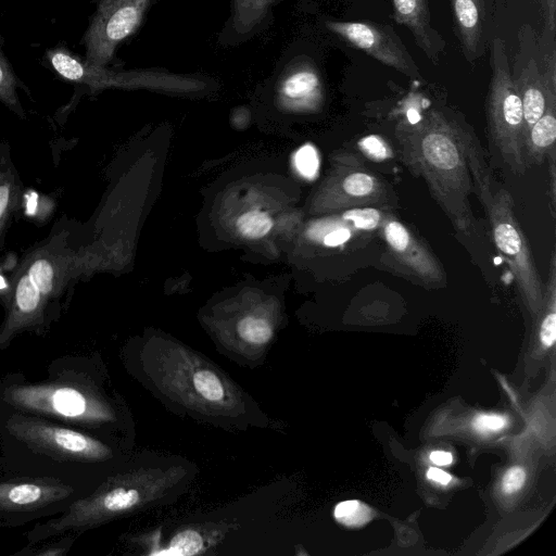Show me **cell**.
I'll use <instances>...</instances> for the list:
<instances>
[{"instance_id":"cell-23","label":"cell","mask_w":556,"mask_h":556,"mask_svg":"<svg viewBox=\"0 0 556 556\" xmlns=\"http://www.w3.org/2000/svg\"><path fill=\"white\" fill-rule=\"evenodd\" d=\"M238 229L247 238L257 239L268 233L273 226L269 216L263 212L244 213L237 223Z\"/></svg>"},{"instance_id":"cell-38","label":"cell","mask_w":556,"mask_h":556,"mask_svg":"<svg viewBox=\"0 0 556 556\" xmlns=\"http://www.w3.org/2000/svg\"><path fill=\"white\" fill-rule=\"evenodd\" d=\"M5 288V281L4 279L0 276V289H3Z\"/></svg>"},{"instance_id":"cell-35","label":"cell","mask_w":556,"mask_h":556,"mask_svg":"<svg viewBox=\"0 0 556 556\" xmlns=\"http://www.w3.org/2000/svg\"><path fill=\"white\" fill-rule=\"evenodd\" d=\"M67 548H68L67 546H66V547H62V546H52V548H51V547H49L48 549H45V551H43V549H41V551H39V552H37V553H35V554H36V555H41V556H49V555H52V556H53V555H63V554H65V553H66Z\"/></svg>"},{"instance_id":"cell-3","label":"cell","mask_w":556,"mask_h":556,"mask_svg":"<svg viewBox=\"0 0 556 556\" xmlns=\"http://www.w3.org/2000/svg\"><path fill=\"white\" fill-rule=\"evenodd\" d=\"M4 399L21 410L79 425L113 419L111 407L97 393L72 382L12 386L5 390Z\"/></svg>"},{"instance_id":"cell-14","label":"cell","mask_w":556,"mask_h":556,"mask_svg":"<svg viewBox=\"0 0 556 556\" xmlns=\"http://www.w3.org/2000/svg\"><path fill=\"white\" fill-rule=\"evenodd\" d=\"M392 4L396 23L409 29L416 45L437 63L444 41L430 25L428 0H392Z\"/></svg>"},{"instance_id":"cell-22","label":"cell","mask_w":556,"mask_h":556,"mask_svg":"<svg viewBox=\"0 0 556 556\" xmlns=\"http://www.w3.org/2000/svg\"><path fill=\"white\" fill-rule=\"evenodd\" d=\"M203 547V539L194 530H184L177 533L170 541L166 551L160 552L162 555L189 556L200 553Z\"/></svg>"},{"instance_id":"cell-13","label":"cell","mask_w":556,"mask_h":556,"mask_svg":"<svg viewBox=\"0 0 556 556\" xmlns=\"http://www.w3.org/2000/svg\"><path fill=\"white\" fill-rule=\"evenodd\" d=\"M279 96L288 108L314 110L323 98V85L316 67L307 61L296 62L286 71Z\"/></svg>"},{"instance_id":"cell-17","label":"cell","mask_w":556,"mask_h":556,"mask_svg":"<svg viewBox=\"0 0 556 556\" xmlns=\"http://www.w3.org/2000/svg\"><path fill=\"white\" fill-rule=\"evenodd\" d=\"M555 139L556 100H553L525 138L523 155L528 168L533 165H541L555 151Z\"/></svg>"},{"instance_id":"cell-34","label":"cell","mask_w":556,"mask_h":556,"mask_svg":"<svg viewBox=\"0 0 556 556\" xmlns=\"http://www.w3.org/2000/svg\"><path fill=\"white\" fill-rule=\"evenodd\" d=\"M430 460L437 465L444 466L452 463L453 457L450 453L443 451H434L430 454Z\"/></svg>"},{"instance_id":"cell-4","label":"cell","mask_w":556,"mask_h":556,"mask_svg":"<svg viewBox=\"0 0 556 556\" xmlns=\"http://www.w3.org/2000/svg\"><path fill=\"white\" fill-rule=\"evenodd\" d=\"M483 208L495 247L513 273L521 295L531 308H539L544 301L543 283L516 218L510 193L505 188L494 189Z\"/></svg>"},{"instance_id":"cell-37","label":"cell","mask_w":556,"mask_h":556,"mask_svg":"<svg viewBox=\"0 0 556 556\" xmlns=\"http://www.w3.org/2000/svg\"><path fill=\"white\" fill-rule=\"evenodd\" d=\"M36 207H37V194L31 193L28 197V201H27V213L29 215L34 214L36 212Z\"/></svg>"},{"instance_id":"cell-27","label":"cell","mask_w":556,"mask_h":556,"mask_svg":"<svg viewBox=\"0 0 556 556\" xmlns=\"http://www.w3.org/2000/svg\"><path fill=\"white\" fill-rule=\"evenodd\" d=\"M28 277L41 293L47 294L51 290L53 270L48 261H36L29 268Z\"/></svg>"},{"instance_id":"cell-12","label":"cell","mask_w":556,"mask_h":556,"mask_svg":"<svg viewBox=\"0 0 556 556\" xmlns=\"http://www.w3.org/2000/svg\"><path fill=\"white\" fill-rule=\"evenodd\" d=\"M73 489L50 478L0 482V511H31L63 501Z\"/></svg>"},{"instance_id":"cell-21","label":"cell","mask_w":556,"mask_h":556,"mask_svg":"<svg viewBox=\"0 0 556 556\" xmlns=\"http://www.w3.org/2000/svg\"><path fill=\"white\" fill-rule=\"evenodd\" d=\"M336 519L349 527H358L372 517L371 509L359 501H344L334 508Z\"/></svg>"},{"instance_id":"cell-1","label":"cell","mask_w":556,"mask_h":556,"mask_svg":"<svg viewBox=\"0 0 556 556\" xmlns=\"http://www.w3.org/2000/svg\"><path fill=\"white\" fill-rule=\"evenodd\" d=\"M395 138L406 167L414 176L425 179L455 229L469 233L473 226L469 201L473 185L464 124L439 111H430L417 122H400Z\"/></svg>"},{"instance_id":"cell-6","label":"cell","mask_w":556,"mask_h":556,"mask_svg":"<svg viewBox=\"0 0 556 556\" xmlns=\"http://www.w3.org/2000/svg\"><path fill=\"white\" fill-rule=\"evenodd\" d=\"M7 429L29 448L60 460L100 462L112 455L102 442L39 418L13 415Z\"/></svg>"},{"instance_id":"cell-19","label":"cell","mask_w":556,"mask_h":556,"mask_svg":"<svg viewBox=\"0 0 556 556\" xmlns=\"http://www.w3.org/2000/svg\"><path fill=\"white\" fill-rule=\"evenodd\" d=\"M240 338L253 345H263L273 337V328L267 320L254 316L244 317L238 324Z\"/></svg>"},{"instance_id":"cell-26","label":"cell","mask_w":556,"mask_h":556,"mask_svg":"<svg viewBox=\"0 0 556 556\" xmlns=\"http://www.w3.org/2000/svg\"><path fill=\"white\" fill-rule=\"evenodd\" d=\"M294 166L304 178H315L319 168V159L316 149L312 144L301 147L294 154Z\"/></svg>"},{"instance_id":"cell-18","label":"cell","mask_w":556,"mask_h":556,"mask_svg":"<svg viewBox=\"0 0 556 556\" xmlns=\"http://www.w3.org/2000/svg\"><path fill=\"white\" fill-rule=\"evenodd\" d=\"M274 0H235L232 25L238 33L253 29L266 15Z\"/></svg>"},{"instance_id":"cell-10","label":"cell","mask_w":556,"mask_h":556,"mask_svg":"<svg viewBox=\"0 0 556 556\" xmlns=\"http://www.w3.org/2000/svg\"><path fill=\"white\" fill-rule=\"evenodd\" d=\"M380 226L391 256L406 273L426 285L445 282V273L437 257L404 224L386 214Z\"/></svg>"},{"instance_id":"cell-32","label":"cell","mask_w":556,"mask_h":556,"mask_svg":"<svg viewBox=\"0 0 556 556\" xmlns=\"http://www.w3.org/2000/svg\"><path fill=\"white\" fill-rule=\"evenodd\" d=\"M350 237V230L345 227H341L329 232L324 238V243L328 247H337L349 240Z\"/></svg>"},{"instance_id":"cell-16","label":"cell","mask_w":556,"mask_h":556,"mask_svg":"<svg viewBox=\"0 0 556 556\" xmlns=\"http://www.w3.org/2000/svg\"><path fill=\"white\" fill-rule=\"evenodd\" d=\"M458 37L468 61L480 52L483 36V0H450Z\"/></svg>"},{"instance_id":"cell-20","label":"cell","mask_w":556,"mask_h":556,"mask_svg":"<svg viewBox=\"0 0 556 556\" xmlns=\"http://www.w3.org/2000/svg\"><path fill=\"white\" fill-rule=\"evenodd\" d=\"M386 214L375 206H359L348 208L342 219L359 230H374L383 222Z\"/></svg>"},{"instance_id":"cell-7","label":"cell","mask_w":556,"mask_h":556,"mask_svg":"<svg viewBox=\"0 0 556 556\" xmlns=\"http://www.w3.org/2000/svg\"><path fill=\"white\" fill-rule=\"evenodd\" d=\"M150 0H100L85 35L86 62L104 66L141 23Z\"/></svg>"},{"instance_id":"cell-2","label":"cell","mask_w":556,"mask_h":556,"mask_svg":"<svg viewBox=\"0 0 556 556\" xmlns=\"http://www.w3.org/2000/svg\"><path fill=\"white\" fill-rule=\"evenodd\" d=\"M492 75L486 98V128L491 147L514 174L528 169L525 155L522 104L511 76L505 42L494 38L491 46Z\"/></svg>"},{"instance_id":"cell-30","label":"cell","mask_w":556,"mask_h":556,"mask_svg":"<svg viewBox=\"0 0 556 556\" xmlns=\"http://www.w3.org/2000/svg\"><path fill=\"white\" fill-rule=\"evenodd\" d=\"M526 480L525 470L521 467H513L506 471L502 480V488L505 493H514L519 490Z\"/></svg>"},{"instance_id":"cell-9","label":"cell","mask_w":556,"mask_h":556,"mask_svg":"<svg viewBox=\"0 0 556 556\" xmlns=\"http://www.w3.org/2000/svg\"><path fill=\"white\" fill-rule=\"evenodd\" d=\"M326 26L377 61L405 75L419 76L418 66L391 27L368 22L341 21H327Z\"/></svg>"},{"instance_id":"cell-33","label":"cell","mask_w":556,"mask_h":556,"mask_svg":"<svg viewBox=\"0 0 556 556\" xmlns=\"http://www.w3.org/2000/svg\"><path fill=\"white\" fill-rule=\"evenodd\" d=\"M427 477L430 480L437 481L442 484H447L451 481V476L448 473L434 467L428 469Z\"/></svg>"},{"instance_id":"cell-8","label":"cell","mask_w":556,"mask_h":556,"mask_svg":"<svg viewBox=\"0 0 556 556\" xmlns=\"http://www.w3.org/2000/svg\"><path fill=\"white\" fill-rule=\"evenodd\" d=\"M48 61L53 70L63 78L86 84L90 87L110 86H166V87H194L195 80L184 78L161 71H132L114 72L88 64L64 49H52L47 52Z\"/></svg>"},{"instance_id":"cell-36","label":"cell","mask_w":556,"mask_h":556,"mask_svg":"<svg viewBox=\"0 0 556 556\" xmlns=\"http://www.w3.org/2000/svg\"><path fill=\"white\" fill-rule=\"evenodd\" d=\"M9 200V188L7 186L0 187V217L7 207Z\"/></svg>"},{"instance_id":"cell-15","label":"cell","mask_w":556,"mask_h":556,"mask_svg":"<svg viewBox=\"0 0 556 556\" xmlns=\"http://www.w3.org/2000/svg\"><path fill=\"white\" fill-rule=\"evenodd\" d=\"M514 80L522 104L526 138L532 125L545 112L548 103L556 100L555 87L544 81L533 60L522 68L519 78Z\"/></svg>"},{"instance_id":"cell-25","label":"cell","mask_w":556,"mask_h":556,"mask_svg":"<svg viewBox=\"0 0 556 556\" xmlns=\"http://www.w3.org/2000/svg\"><path fill=\"white\" fill-rule=\"evenodd\" d=\"M362 153L371 161L381 162L393 156V151L388 142L378 135L363 137L357 142Z\"/></svg>"},{"instance_id":"cell-29","label":"cell","mask_w":556,"mask_h":556,"mask_svg":"<svg viewBox=\"0 0 556 556\" xmlns=\"http://www.w3.org/2000/svg\"><path fill=\"white\" fill-rule=\"evenodd\" d=\"M540 339L545 346H552L556 340V314L555 303L551 305V309L544 316L541 328Z\"/></svg>"},{"instance_id":"cell-28","label":"cell","mask_w":556,"mask_h":556,"mask_svg":"<svg viewBox=\"0 0 556 556\" xmlns=\"http://www.w3.org/2000/svg\"><path fill=\"white\" fill-rule=\"evenodd\" d=\"M15 85L14 73L0 49V97L13 102Z\"/></svg>"},{"instance_id":"cell-31","label":"cell","mask_w":556,"mask_h":556,"mask_svg":"<svg viewBox=\"0 0 556 556\" xmlns=\"http://www.w3.org/2000/svg\"><path fill=\"white\" fill-rule=\"evenodd\" d=\"M475 428L480 432L497 431L506 426V419L500 415H479L473 421Z\"/></svg>"},{"instance_id":"cell-5","label":"cell","mask_w":556,"mask_h":556,"mask_svg":"<svg viewBox=\"0 0 556 556\" xmlns=\"http://www.w3.org/2000/svg\"><path fill=\"white\" fill-rule=\"evenodd\" d=\"M143 500L144 493L137 479L129 476L111 478L90 496L75 501L62 517L36 527L29 533V540L34 542L70 530L91 529L131 511Z\"/></svg>"},{"instance_id":"cell-11","label":"cell","mask_w":556,"mask_h":556,"mask_svg":"<svg viewBox=\"0 0 556 556\" xmlns=\"http://www.w3.org/2000/svg\"><path fill=\"white\" fill-rule=\"evenodd\" d=\"M340 169L331 186L330 204L333 208L390 204L392 191L389 186L364 167L356 155L345 156Z\"/></svg>"},{"instance_id":"cell-24","label":"cell","mask_w":556,"mask_h":556,"mask_svg":"<svg viewBox=\"0 0 556 556\" xmlns=\"http://www.w3.org/2000/svg\"><path fill=\"white\" fill-rule=\"evenodd\" d=\"M40 291L29 279L28 275L23 276L16 288V305L21 313H34L40 302Z\"/></svg>"}]
</instances>
